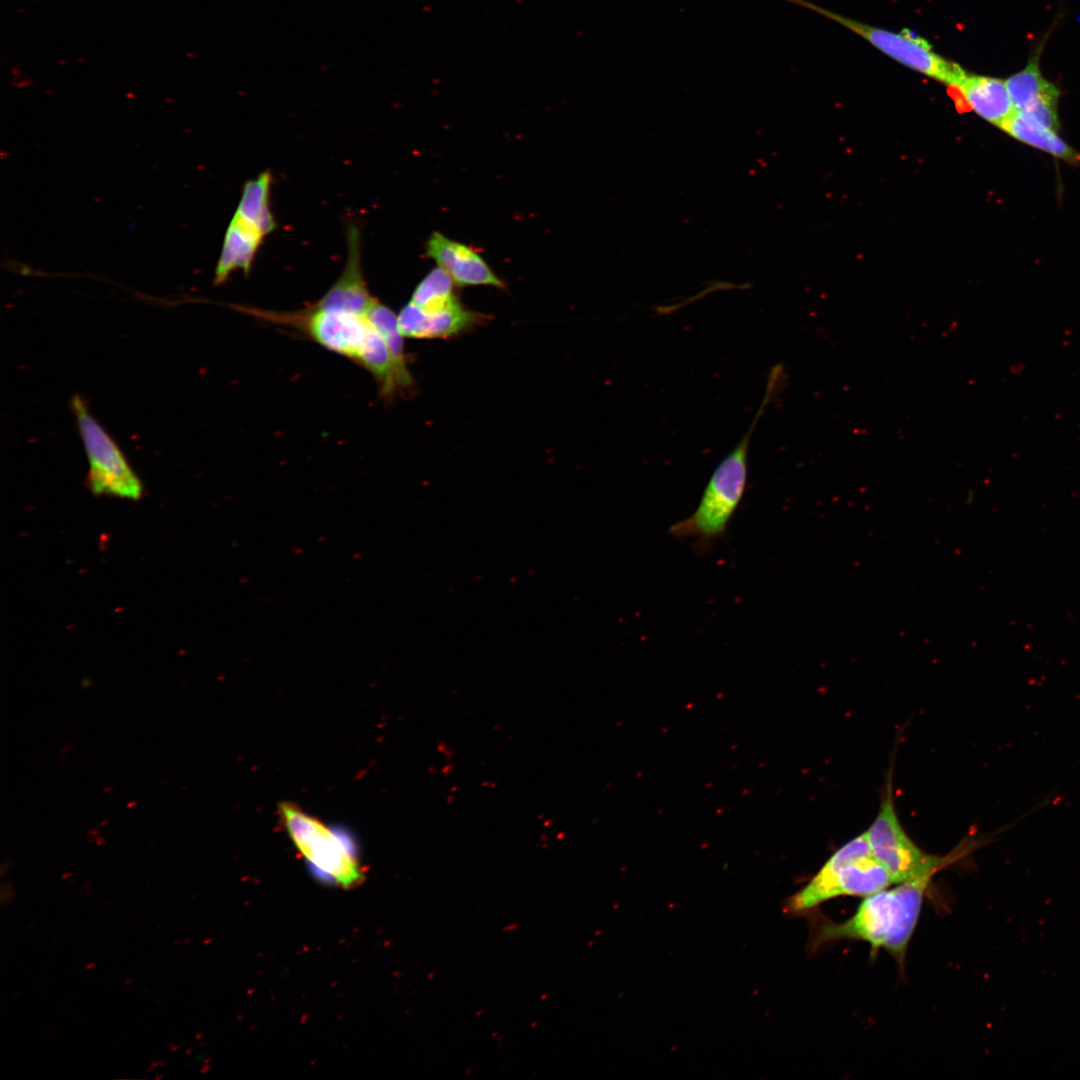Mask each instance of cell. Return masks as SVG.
Listing matches in <instances>:
<instances>
[{
	"label": "cell",
	"instance_id": "1",
	"mask_svg": "<svg viewBox=\"0 0 1080 1080\" xmlns=\"http://www.w3.org/2000/svg\"><path fill=\"white\" fill-rule=\"evenodd\" d=\"M368 309L355 311L321 300L291 312L239 307L256 318L293 327L327 350L357 363L375 378L383 397L391 399L410 391L413 378L409 369L396 362L387 341L369 320Z\"/></svg>",
	"mask_w": 1080,
	"mask_h": 1080
},
{
	"label": "cell",
	"instance_id": "2",
	"mask_svg": "<svg viewBox=\"0 0 1080 1080\" xmlns=\"http://www.w3.org/2000/svg\"><path fill=\"white\" fill-rule=\"evenodd\" d=\"M934 875H920L864 897L855 913L845 921L813 919L811 951L839 940L864 941L871 947V954L884 949L903 967L926 890Z\"/></svg>",
	"mask_w": 1080,
	"mask_h": 1080
},
{
	"label": "cell",
	"instance_id": "3",
	"mask_svg": "<svg viewBox=\"0 0 1080 1080\" xmlns=\"http://www.w3.org/2000/svg\"><path fill=\"white\" fill-rule=\"evenodd\" d=\"M783 379L784 369L780 364L776 365L769 373L762 402L748 430L713 471L694 512L670 527L672 536L693 537L708 544L726 533L745 492L751 436L765 408L779 392Z\"/></svg>",
	"mask_w": 1080,
	"mask_h": 1080
},
{
	"label": "cell",
	"instance_id": "4",
	"mask_svg": "<svg viewBox=\"0 0 1080 1080\" xmlns=\"http://www.w3.org/2000/svg\"><path fill=\"white\" fill-rule=\"evenodd\" d=\"M892 884L889 873L872 855L863 832L839 847L805 886L788 897L783 912L789 916L807 915L828 900L867 897Z\"/></svg>",
	"mask_w": 1080,
	"mask_h": 1080
},
{
	"label": "cell",
	"instance_id": "5",
	"mask_svg": "<svg viewBox=\"0 0 1080 1080\" xmlns=\"http://www.w3.org/2000/svg\"><path fill=\"white\" fill-rule=\"evenodd\" d=\"M279 811L290 839L316 879L341 888L359 884L363 870L349 835L325 825L295 804L281 803Z\"/></svg>",
	"mask_w": 1080,
	"mask_h": 1080
},
{
	"label": "cell",
	"instance_id": "6",
	"mask_svg": "<svg viewBox=\"0 0 1080 1080\" xmlns=\"http://www.w3.org/2000/svg\"><path fill=\"white\" fill-rule=\"evenodd\" d=\"M455 286L441 268L431 270L398 315L402 335L415 339H444L487 322L488 315L469 310L461 303Z\"/></svg>",
	"mask_w": 1080,
	"mask_h": 1080
},
{
	"label": "cell",
	"instance_id": "7",
	"mask_svg": "<svg viewBox=\"0 0 1080 1080\" xmlns=\"http://www.w3.org/2000/svg\"><path fill=\"white\" fill-rule=\"evenodd\" d=\"M872 855L898 884L927 873L936 874L969 851L961 844L946 855L923 851L907 834L896 812L891 775L876 817L864 832Z\"/></svg>",
	"mask_w": 1080,
	"mask_h": 1080
},
{
	"label": "cell",
	"instance_id": "8",
	"mask_svg": "<svg viewBox=\"0 0 1080 1080\" xmlns=\"http://www.w3.org/2000/svg\"><path fill=\"white\" fill-rule=\"evenodd\" d=\"M71 404L89 462L87 481L91 492L97 496L140 499L142 483L120 448L80 396H73Z\"/></svg>",
	"mask_w": 1080,
	"mask_h": 1080
},
{
	"label": "cell",
	"instance_id": "9",
	"mask_svg": "<svg viewBox=\"0 0 1080 1080\" xmlns=\"http://www.w3.org/2000/svg\"><path fill=\"white\" fill-rule=\"evenodd\" d=\"M803 5L854 31L877 49L903 65L949 87L958 85L967 74L960 65L933 52L926 40L916 37L912 33H894L845 18L810 3H803Z\"/></svg>",
	"mask_w": 1080,
	"mask_h": 1080
},
{
	"label": "cell",
	"instance_id": "10",
	"mask_svg": "<svg viewBox=\"0 0 1080 1080\" xmlns=\"http://www.w3.org/2000/svg\"><path fill=\"white\" fill-rule=\"evenodd\" d=\"M426 255L445 271L457 286L505 288L487 262L474 249L434 231L426 242Z\"/></svg>",
	"mask_w": 1080,
	"mask_h": 1080
},
{
	"label": "cell",
	"instance_id": "11",
	"mask_svg": "<svg viewBox=\"0 0 1080 1080\" xmlns=\"http://www.w3.org/2000/svg\"><path fill=\"white\" fill-rule=\"evenodd\" d=\"M956 103L972 110L984 120L1001 128L1014 113L1005 81L982 75L966 74L951 87Z\"/></svg>",
	"mask_w": 1080,
	"mask_h": 1080
},
{
	"label": "cell",
	"instance_id": "12",
	"mask_svg": "<svg viewBox=\"0 0 1080 1080\" xmlns=\"http://www.w3.org/2000/svg\"><path fill=\"white\" fill-rule=\"evenodd\" d=\"M267 233L256 223L235 213L225 234L215 271V283L221 284L232 272H250L259 246Z\"/></svg>",
	"mask_w": 1080,
	"mask_h": 1080
},
{
	"label": "cell",
	"instance_id": "13",
	"mask_svg": "<svg viewBox=\"0 0 1080 1080\" xmlns=\"http://www.w3.org/2000/svg\"><path fill=\"white\" fill-rule=\"evenodd\" d=\"M1005 83L1015 112L1024 113L1041 105L1058 103L1059 90L1043 77L1039 54L1031 57L1026 67Z\"/></svg>",
	"mask_w": 1080,
	"mask_h": 1080
},
{
	"label": "cell",
	"instance_id": "14",
	"mask_svg": "<svg viewBox=\"0 0 1080 1080\" xmlns=\"http://www.w3.org/2000/svg\"><path fill=\"white\" fill-rule=\"evenodd\" d=\"M1000 129L1024 144L1080 166V153L1063 141L1057 131L1039 125L1015 111Z\"/></svg>",
	"mask_w": 1080,
	"mask_h": 1080
},
{
	"label": "cell",
	"instance_id": "15",
	"mask_svg": "<svg viewBox=\"0 0 1080 1080\" xmlns=\"http://www.w3.org/2000/svg\"><path fill=\"white\" fill-rule=\"evenodd\" d=\"M271 179V174L266 171L248 181L235 212L258 224L267 234L276 226L269 207Z\"/></svg>",
	"mask_w": 1080,
	"mask_h": 1080
}]
</instances>
